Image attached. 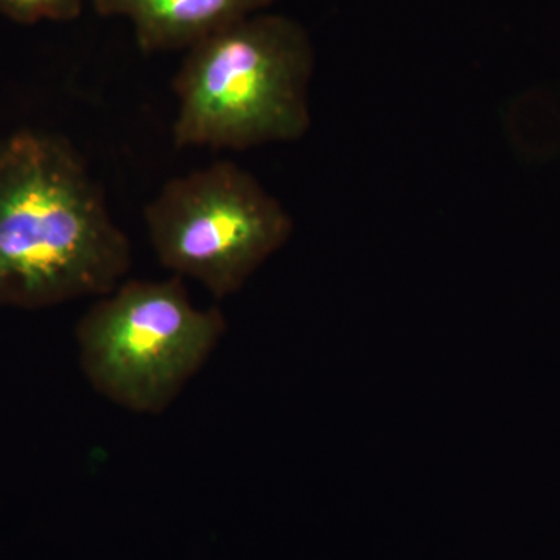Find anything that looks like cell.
I'll use <instances>...</instances> for the list:
<instances>
[{"instance_id":"cell-1","label":"cell","mask_w":560,"mask_h":560,"mask_svg":"<svg viewBox=\"0 0 560 560\" xmlns=\"http://www.w3.org/2000/svg\"><path fill=\"white\" fill-rule=\"evenodd\" d=\"M131 264L130 238L68 139L21 130L0 142V307L97 300Z\"/></svg>"},{"instance_id":"cell-5","label":"cell","mask_w":560,"mask_h":560,"mask_svg":"<svg viewBox=\"0 0 560 560\" xmlns=\"http://www.w3.org/2000/svg\"><path fill=\"white\" fill-rule=\"evenodd\" d=\"M102 18L130 22L143 54L189 50L234 22L270 9L275 0H91Z\"/></svg>"},{"instance_id":"cell-3","label":"cell","mask_w":560,"mask_h":560,"mask_svg":"<svg viewBox=\"0 0 560 560\" xmlns=\"http://www.w3.org/2000/svg\"><path fill=\"white\" fill-rule=\"evenodd\" d=\"M228 330L197 307L184 279H130L97 298L75 327L79 363L95 393L135 415L160 416L206 366Z\"/></svg>"},{"instance_id":"cell-2","label":"cell","mask_w":560,"mask_h":560,"mask_svg":"<svg viewBox=\"0 0 560 560\" xmlns=\"http://www.w3.org/2000/svg\"><path fill=\"white\" fill-rule=\"evenodd\" d=\"M315 47L285 14H253L187 50L173 80L178 149L243 151L296 142L312 127Z\"/></svg>"},{"instance_id":"cell-4","label":"cell","mask_w":560,"mask_h":560,"mask_svg":"<svg viewBox=\"0 0 560 560\" xmlns=\"http://www.w3.org/2000/svg\"><path fill=\"white\" fill-rule=\"evenodd\" d=\"M143 220L162 267L219 301L238 293L294 228L285 206L230 161L168 179Z\"/></svg>"},{"instance_id":"cell-6","label":"cell","mask_w":560,"mask_h":560,"mask_svg":"<svg viewBox=\"0 0 560 560\" xmlns=\"http://www.w3.org/2000/svg\"><path fill=\"white\" fill-rule=\"evenodd\" d=\"M83 0H0V13L18 24L79 20Z\"/></svg>"}]
</instances>
